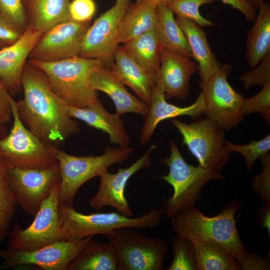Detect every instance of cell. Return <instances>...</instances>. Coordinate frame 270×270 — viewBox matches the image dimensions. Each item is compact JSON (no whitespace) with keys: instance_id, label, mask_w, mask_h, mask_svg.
<instances>
[{"instance_id":"cell-1","label":"cell","mask_w":270,"mask_h":270,"mask_svg":"<svg viewBox=\"0 0 270 270\" xmlns=\"http://www.w3.org/2000/svg\"><path fill=\"white\" fill-rule=\"evenodd\" d=\"M21 84L24 97L16 105L19 118L28 130L54 146L79 132L80 124L68 114L66 103L52 90L45 74L28 61Z\"/></svg>"},{"instance_id":"cell-2","label":"cell","mask_w":270,"mask_h":270,"mask_svg":"<svg viewBox=\"0 0 270 270\" xmlns=\"http://www.w3.org/2000/svg\"><path fill=\"white\" fill-rule=\"evenodd\" d=\"M240 206L236 201L230 202L218 214L210 216L194 206L170 219L172 228L176 234L190 240L210 241L222 246L238 260L240 270H268V260L248 252L241 240L234 218Z\"/></svg>"},{"instance_id":"cell-3","label":"cell","mask_w":270,"mask_h":270,"mask_svg":"<svg viewBox=\"0 0 270 270\" xmlns=\"http://www.w3.org/2000/svg\"><path fill=\"white\" fill-rule=\"evenodd\" d=\"M28 62L46 76L52 90L67 104L78 108L94 103L98 91L90 86L92 74L108 67L102 59L76 56L55 62L29 60Z\"/></svg>"},{"instance_id":"cell-4","label":"cell","mask_w":270,"mask_h":270,"mask_svg":"<svg viewBox=\"0 0 270 270\" xmlns=\"http://www.w3.org/2000/svg\"><path fill=\"white\" fill-rule=\"evenodd\" d=\"M49 144L60 170V184L58 194L59 204L74 208V199L79 188L86 182L100 174L112 164H122L130 157L134 148L107 146L98 156H73Z\"/></svg>"},{"instance_id":"cell-5","label":"cell","mask_w":270,"mask_h":270,"mask_svg":"<svg viewBox=\"0 0 270 270\" xmlns=\"http://www.w3.org/2000/svg\"><path fill=\"white\" fill-rule=\"evenodd\" d=\"M170 156L162 158L160 162L168 166V173L158 177L173 188L172 196L166 200L162 209L164 215L168 219L194 206L201 196L202 188L208 182L214 180H225L220 172L187 163L173 140L170 142Z\"/></svg>"},{"instance_id":"cell-6","label":"cell","mask_w":270,"mask_h":270,"mask_svg":"<svg viewBox=\"0 0 270 270\" xmlns=\"http://www.w3.org/2000/svg\"><path fill=\"white\" fill-rule=\"evenodd\" d=\"M58 212L61 226L70 240H80L96 234L104 235L120 228H154L160 224L164 216L162 209L154 208L135 218L127 217L117 212L85 214L74 208L62 204H58Z\"/></svg>"},{"instance_id":"cell-7","label":"cell","mask_w":270,"mask_h":270,"mask_svg":"<svg viewBox=\"0 0 270 270\" xmlns=\"http://www.w3.org/2000/svg\"><path fill=\"white\" fill-rule=\"evenodd\" d=\"M112 244L118 270H162L168 250L167 241L151 238L134 228H120L104 234Z\"/></svg>"},{"instance_id":"cell-8","label":"cell","mask_w":270,"mask_h":270,"mask_svg":"<svg viewBox=\"0 0 270 270\" xmlns=\"http://www.w3.org/2000/svg\"><path fill=\"white\" fill-rule=\"evenodd\" d=\"M60 176L56 180L48 196L42 203L32 222L23 229L16 222L8 232V248L32 252L62 240H68L63 230L58 212Z\"/></svg>"},{"instance_id":"cell-9","label":"cell","mask_w":270,"mask_h":270,"mask_svg":"<svg viewBox=\"0 0 270 270\" xmlns=\"http://www.w3.org/2000/svg\"><path fill=\"white\" fill-rule=\"evenodd\" d=\"M14 122L9 133L0 140V156L10 168H46L58 164L49 144L28 130L18 115L16 102L8 96Z\"/></svg>"},{"instance_id":"cell-10","label":"cell","mask_w":270,"mask_h":270,"mask_svg":"<svg viewBox=\"0 0 270 270\" xmlns=\"http://www.w3.org/2000/svg\"><path fill=\"white\" fill-rule=\"evenodd\" d=\"M182 136V144L196 158L198 166L220 172L231 154L224 146V130L206 117L190 124L172 118Z\"/></svg>"},{"instance_id":"cell-11","label":"cell","mask_w":270,"mask_h":270,"mask_svg":"<svg viewBox=\"0 0 270 270\" xmlns=\"http://www.w3.org/2000/svg\"><path fill=\"white\" fill-rule=\"evenodd\" d=\"M232 68V64L222 65L207 81L198 82L204 99L206 117L224 130L236 126L244 118V98L228 81Z\"/></svg>"},{"instance_id":"cell-12","label":"cell","mask_w":270,"mask_h":270,"mask_svg":"<svg viewBox=\"0 0 270 270\" xmlns=\"http://www.w3.org/2000/svg\"><path fill=\"white\" fill-rule=\"evenodd\" d=\"M130 4L131 0H115L114 4L96 20L86 33L79 56L103 60L110 68L122 23Z\"/></svg>"},{"instance_id":"cell-13","label":"cell","mask_w":270,"mask_h":270,"mask_svg":"<svg viewBox=\"0 0 270 270\" xmlns=\"http://www.w3.org/2000/svg\"><path fill=\"white\" fill-rule=\"evenodd\" d=\"M94 236L76 240H62L32 252L8 248L0 250L3 262L0 269L22 265H33L44 270H67L70 263L78 256Z\"/></svg>"},{"instance_id":"cell-14","label":"cell","mask_w":270,"mask_h":270,"mask_svg":"<svg viewBox=\"0 0 270 270\" xmlns=\"http://www.w3.org/2000/svg\"><path fill=\"white\" fill-rule=\"evenodd\" d=\"M60 176L58 163L46 168H10L6 179L21 208L34 216Z\"/></svg>"},{"instance_id":"cell-15","label":"cell","mask_w":270,"mask_h":270,"mask_svg":"<svg viewBox=\"0 0 270 270\" xmlns=\"http://www.w3.org/2000/svg\"><path fill=\"white\" fill-rule=\"evenodd\" d=\"M91 22L70 20L55 25L42 34L30 52L29 60L55 62L79 56Z\"/></svg>"},{"instance_id":"cell-16","label":"cell","mask_w":270,"mask_h":270,"mask_svg":"<svg viewBox=\"0 0 270 270\" xmlns=\"http://www.w3.org/2000/svg\"><path fill=\"white\" fill-rule=\"evenodd\" d=\"M156 147V144H152L148 151L130 166L118 168L115 174L110 173L108 170L103 172L99 176L100 182L98 191L90 199L89 205L96 210L110 206L121 214L133 217L134 213L124 195L126 186L134 174L150 165V153Z\"/></svg>"},{"instance_id":"cell-17","label":"cell","mask_w":270,"mask_h":270,"mask_svg":"<svg viewBox=\"0 0 270 270\" xmlns=\"http://www.w3.org/2000/svg\"><path fill=\"white\" fill-rule=\"evenodd\" d=\"M44 33L28 24L18 40L0 49V80L11 96L22 89L26 59Z\"/></svg>"},{"instance_id":"cell-18","label":"cell","mask_w":270,"mask_h":270,"mask_svg":"<svg viewBox=\"0 0 270 270\" xmlns=\"http://www.w3.org/2000/svg\"><path fill=\"white\" fill-rule=\"evenodd\" d=\"M198 70V64L192 58L163 48L155 86L164 92L166 100H185L190 94V79Z\"/></svg>"},{"instance_id":"cell-19","label":"cell","mask_w":270,"mask_h":270,"mask_svg":"<svg viewBox=\"0 0 270 270\" xmlns=\"http://www.w3.org/2000/svg\"><path fill=\"white\" fill-rule=\"evenodd\" d=\"M148 113L140 132V142L144 144L152 138L158 124L162 120L188 116L198 118L204 114L206 104L201 92L192 104L180 107L166 102L164 92L155 86L151 97Z\"/></svg>"},{"instance_id":"cell-20","label":"cell","mask_w":270,"mask_h":270,"mask_svg":"<svg viewBox=\"0 0 270 270\" xmlns=\"http://www.w3.org/2000/svg\"><path fill=\"white\" fill-rule=\"evenodd\" d=\"M66 108L71 118L80 120L108 134L112 144L124 148L128 146L130 137L124 128V120L116 113L108 112L100 98L84 108H75L66 104Z\"/></svg>"},{"instance_id":"cell-21","label":"cell","mask_w":270,"mask_h":270,"mask_svg":"<svg viewBox=\"0 0 270 270\" xmlns=\"http://www.w3.org/2000/svg\"><path fill=\"white\" fill-rule=\"evenodd\" d=\"M90 86L93 90L102 92L110 97L118 115L131 112L146 117L150 106L131 94L109 68L103 67L94 71L90 77Z\"/></svg>"},{"instance_id":"cell-22","label":"cell","mask_w":270,"mask_h":270,"mask_svg":"<svg viewBox=\"0 0 270 270\" xmlns=\"http://www.w3.org/2000/svg\"><path fill=\"white\" fill-rule=\"evenodd\" d=\"M110 70L124 85L131 88L141 100L150 105L156 78L122 46L116 47L114 54V63Z\"/></svg>"},{"instance_id":"cell-23","label":"cell","mask_w":270,"mask_h":270,"mask_svg":"<svg viewBox=\"0 0 270 270\" xmlns=\"http://www.w3.org/2000/svg\"><path fill=\"white\" fill-rule=\"evenodd\" d=\"M176 19L187 38L192 58L197 62L200 81L205 82L222 65L212 52L202 28L190 20L178 16Z\"/></svg>"},{"instance_id":"cell-24","label":"cell","mask_w":270,"mask_h":270,"mask_svg":"<svg viewBox=\"0 0 270 270\" xmlns=\"http://www.w3.org/2000/svg\"><path fill=\"white\" fill-rule=\"evenodd\" d=\"M30 25L44 32L55 25L71 20L70 0H24Z\"/></svg>"},{"instance_id":"cell-25","label":"cell","mask_w":270,"mask_h":270,"mask_svg":"<svg viewBox=\"0 0 270 270\" xmlns=\"http://www.w3.org/2000/svg\"><path fill=\"white\" fill-rule=\"evenodd\" d=\"M158 6L146 0L131 3L123 18L118 43L125 44L155 28Z\"/></svg>"},{"instance_id":"cell-26","label":"cell","mask_w":270,"mask_h":270,"mask_svg":"<svg viewBox=\"0 0 270 270\" xmlns=\"http://www.w3.org/2000/svg\"><path fill=\"white\" fill-rule=\"evenodd\" d=\"M254 23L247 34L246 60L250 68L256 67L270 52V5L263 2L258 8Z\"/></svg>"},{"instance_id":"cell-27","label":"cell","mask_w":270,"mask_h":270,"mask_svg":"<svg viewBox=\"0 0 270 270\" xmlns=\"http://www.w3.org/2000/svg\"><path fill=\"white\" fill-rule=\"evenodd\" d=\"M155 30L164 48L192 58L186 35L174 18V12L165 4L158 6Z\"/></svg>"},{"instance_id":"cell-28","label":"cell","mask_w":270,"mask_h":270,"mask_svg":"<svg viewBox=\"0 0 270 270\" xmlns=\"http://www.w3.org/2000/svg\"><path fill=\"white\" fill-rule=\"evenodd\" d=\"M122 48L156 78L161 63L163 47L155 28L124 44Z\"/></svg>"},{"instance_id":"cell-29","label":"cell","mask_w":270,"mask_h":270,"mask_svg":"<svg viewBox=\"0 0 270 270\" xmlns=\"http://www.w3.org/2000/svg\"><path fill=\"white\" fill-rule=\"evenodd\" d=\"M67 270H118L112 244L92 240L70 263Z\"/></svg>"},{"instance_id":"cell-30","label":"cell","mask_w":270,"mask_h":270,"mask_svg":"<svg viewBox=\"0 0 270 270\" xmlns=\"http://www.w3.org/2000/svg\"><path fill=\"white\" fill-rule=\"evenodd\" d=\"M196 270H240L238 260L222 246L193 240Z\"/></svg>"},{"instance_id":"cell-31","label":"cell","mask_w":270,"mask_h":270,"mask_svg":"<svg viewBox=\"0 0 270 270\" xmlns=\"http://www.w3.org/2000/svg\"><path fill=\"white\" fill-rule=\"evenodd\" d=\"M173 260L167 270H196L194 250L191 240L176 234L172 243Z\"/></svg>"},{"instance_id":"cell-32","label":"cell","mask_w":270,"mask_h":270,"mask_svg":"<svg viewBox=\"0 0 270 270\" xmlns=\"http://www.w3.org/2000/svg\"><path fill=\"white\" fill-rule=\"evenodd\" d=\"M224 144L226 148L230 152H236L243 156L246 168L250 170L253 168L255 162L260 156L270 152V134H267L258 140H252L246 144H235L226 140Z\"/></svg>"},{"instance_id":"cell-33","label":"cell","mask_w":270,"mask_h":270,"mask_svg":"<svg viewBox=\"0 0 270 270\" xmlns=\"http://www.w3.org/2000/svg\"><path fill=\"white\" fill-rule=\"evenodd\" d=\"M215 0H170L166 5L176 16L190 20L201 28L212 26L213 22L202 16L199 8Z\"/></svg>"},{"instance_id":"cell-34","label":"cell","mask_w":270,"mask_h":270,"mask_svg":"<svg viewBox=\"0 0 270 270\" xmlns=\"http://www.w3.org/2000/svg\"><path fill=\"white\" fill-rule=\"evenodd\" d=\"M17 199L10 188L6 179L0 182V242L8 234L10 223L18 205Z\"/></svg>"},{"instance_id":"cell-35","label":"cell","mask_w":270,"mask_h":270,"mask_svg":"<svg viewBox=\"0 0 270 270\" xmlns=\"http://www.w3.org/2000/svg\"><path fill=\"white\" fill-rule=\"evenodd\" d=\"M244 116L260 113L270 127V84L262 86L256 95L244 98L242 105Z\"/></svg>"},{"instance_id":"cell-36","label":"cell","mask_w":270,"mask_h":270,"mask_svg":"<svg viewBox=\"0 0 270 270\" xmlns=\"http://www.w3.org/2000/svg\"><path fill=\"white\" fill-rule=\"evenodd\" d=\"M0 14L22 33L28 26L24 0H0Z\"/></svg>"},{"instance_id":"cell-37","label":"cell","mask_w":270,"mask_h":270,"mask_svg":"<svg viewBox=\"0 0 270 270\" xmlns=\"http://www.w3.org/2000/svg\"><path fill=\"white\" fill-rule=\"evenodd\" d=\"M258 160L262 164V171L252 178L250 186L264 202L270 200V153L268 152Z\"/></svg>"},{"instance_id":"cell-38","label":"cell","mask_w":270,"mask_h":270,"mask_svg":"<svg viewBox=\"0 0 270 270\" xmlns=\"http://www.w3.org/2000/svg\"><path fill=\"white\" fill-rule=\"evenodd\" d=\"M258 66L242 74L238 79L243 83V88L248 89L254 85L264 86L270 84V52L260 61Z\"/></svg>"},{"instance_id":"cell-39","label":"cell","mask_w":270,"mask_h":270,"mask_svg":"<svg viewBox=\"0 0 270 270\" xmlns=\"http://www.w3.org/2000/svg\"><path fill=\"white\" fill-rule=\"evenodd\" d=\"M96 10L93 0H73L69 6L70 19L78 22L91 20Z\"/></svg>"},{"instance_id":"cell-40","label":"cell","mask_w":270,"mask_h":270,"mask_svg":"<svg viewBox=\"0 0 270 270\" xmlns=\"http://www.w3.org/2000/svg\"><path fill=\"white\" fill-rule=\"evenodd\" d=\"M9 94L0 80V124H8L12 118V108L8 100Z\"/></svg>"},{"instance_id":"cell-41","label":"cell","mask_w":270,"mask_h":270,"mask_svg":"<svg viewBox=\"0 0 270 270\" xmlns=\"http://www.w3.org/2000/svg\"><path fill=\"white\" fill-rule=\"evenodd\" d=\"M223 3L232 6L240 12L245 18L250 22H254L256 10L252 6L244 0H220Z\"/></svg>"},{"instance_id":"cell-42","label":"cell","mask_w":270,"mask_h":270,"mask_svg":"<svg viewBox=\"0 0 270 270\" xmlns=\"http://www.w3.org/2000/svg\"><path fill=\"white\" fill-rule=\"evenodd\" d=\"M22 34L14 26L0 23V42L11 44L18 40Z\"/></svg>"},{"instance_id":"cell-43","label":"cell","mask_w":270,"mask_h":270,"mask_svg":"<svg viewBox=\"0 0 270 270\" xmlns=\"http://www.w3.org/2000/svg\"><path fill=\"white\" fill-rule=\"evenodd\" d=\"M263 206L258 210V224L262 228H266L270 236V200L264 202Z\"/></svg>"},{"instance_id":"cell-44","label":"cell","mask_w":270,"mask_h":270,"mask_svg":"<svg viewBox=\"0 0 270 270\" xmlns=\"http://www.w3.org/2000/svg\"><path fill=\"white\" fill-rule=\"evenodd\" d=\"M9 169L7 162L0 156V182L6 178Z\"/></svg>"},{"instance_id":"cell-45","label":"cell","mask_w":270,"mask_h":270,"mask_svg":"<svg viewBox=\"0 0 270 270\" xmlns=\"http://www.w3.org/2000/svg\"><path fill=\"white\" fill-rule=\"evenodd\" d=\"M246 1L250 3L255 10L258 9L260 6L264 2V0H246Z\"/></svg>"},{"instance_id":"cell-46","label":"cell","mask_w":270,"mask_h":270,"mask_svg":"<svg viewBox=\"0 0 270 270\" xmlns=\"http://www.w3.org/2000/svg\"><path fill=\"white\" fill-rule=\"evenodd\" d=\"M8 133L6 124H0V140L5 137Z\"/></svg>"},{"instance_id":"cell-47","label":"cell","mask_w":270,"mask_h":270,"mask_svg":"<svg viewBox=\"0 0 270 270\" xmlns=\"http://www.w3.org/2000/svg\"><path fill=\"white\" fill-rule=\"evenodd\" d=\"M146 0V1L148 2H150L154 4H155L158 6L160 4H166L168 2H170V0Z\"/></svg>"},{"instance_id":"cell-48","label":"cell","mask_w":270,"mask_h":270,"mask_svg":"<svg viewBox=\"0 0 270 270\" xmlns=\"http://www.w3.org/2000/svg\"><path fill=\"white\" fill-rule=\"evenodd\" d=\"M0 23L4 24H8V25H10V26H13L0 14Z\"/></svg>"},{"instance_id":"cell-49","label":"cell","mask_w":270,"mask_h":270,"mask_svg":"<svg viewBox=\"0 0 270 270\" xmlns=\"http://www.w3.org/2000/svg\"><path fill=\"white\" fill-rule=\"evenodd\" d=\"M6 46H8L6 44H3V43H1L0 42V49H1L2 48Z\"/></svg>"},{"instance_id":"cell-50","label":"cell","mask_w":270,"mask_h":270,"mask_svg":"<svg viewBox=\"0 0 270 270\" xmlns=\"http://www.w3.org/2000/svg\"></svg>"}]
</instances>
